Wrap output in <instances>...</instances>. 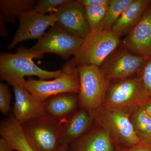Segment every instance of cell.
I'll return each instance as SVG.
<instances>
[{
  "mask_svg": "<svg viewBox=\"0 0 151 151\" xmlns=\"http://www.w3.org/2000/svg\"><path fill=\"white\" fill-rule=\"evenodd\" d=\"M77 68L80 82L79 106L81 109L92 112L103 105L110 82L99 66L80 65Z\"/></svg>",
  "mask_w": 151,
  "mask_h": 151,
  "instance_id": "cell-4",
  "label": "cell"
},
{
  "mask_svg": "<svg viewBox=\"0 0 151 151\" xmlns=\"http://www.w3.org/2000/svg\"><path fill=\"white\" fill-rule=\"evenodd\" d=\"M142 85V103L151 99V56L139 74Z\"/></svg>",
  "mask_w": 151,
  "mask_h": 151,
  "instance_id": "cell-23",
  "label": "cell"
},
{
  "mask_svg": "<svg viewBox=\"0 0 151 151\" xmlns=\"http://www.w3.org/2000/svg\"><path fill=\"white\" fill-rule=\"evenodd\" d=\"M37 1L35 0H1L0 26L1 36L6 37L8 32L5 22L14 23L21 14L33 10Z\"/></svg>",
  "mask_w": 151,
  "mask_h": 151,
  "instance_id": "cell-18",
  "label": "cell"
},
{
  "mask_svg": "<svg viewBox=\"0 0 151 151\" xmlns=\"http://www.w3.org/2000/svg\"><path fill=\"white\" fill-rule=\"evenodd\" d=\"M56 24L72 35L84 39L91 31L84 7L78 1L68 0L54 13Z\"/></svg>",
  "mask_w": 151,
  "mask_h": 151,
  "instance_id": "cell-11",
  "label": "cell"
},
{
  "mask_svg": "<svg viewBox=\"0 0 151 151\" xmlns=\"http://www.w3.org/2000/svg\"><path fill=\"white\" fill-rule=\"evenodd\" d=\"M73 93H64L52 96L45 100L47 115L58 119H68L77 108L78 97Z\"/></svg>",
  "mask_w": 151,
  "mask_h": 151,
  "instance_id": "cell-19",
  "label": "cell"
},
{
  "mask_svg": "<svg viewBox=\"0 0 151 151\" xmlns=\"http://www.w3.org/2000/svg\"><path fill=\"white\" fill-rule=\"evenodd\" d=\"M19 25L12 40L7 48L13 49L21 42L31 39H40L50 27L56 24L55 13L43 14L33 10L25 12L19 16Z\"/></svg>",
  "mask_w": 151,
  "mask_h": 151,
  "instance_id": "cell-10",
  "label": "cell"
},
{
  "mask_svg": "<svg viewBox=\"0 0 151 151\" xmlns=\"http://www.w3.org/2000/svg\"><path fill=\"white\" fill-rule=\"evenodd\" d=\"M134 0H111L103 30L111 29L127 7Z\"/></svg>",
  "mask_w": 151,
  "mask_h": 151,
  "instance_id": "cell-22",
  "label": "cell"
},
{
  "mask_svg": "<svg viewBox=\"0 0 151 151\" xmlns=\"http://www.w3.org/2000/svg\"><path fill=\"white\" fill-rule=\"evenodd\" d=\"M0 151H14L5 139H0Z\"/></svg>",
  "mask_w": 151,
  "mask_h": 151,
  "instance_id": "cell-28",
  "label": "cell"
},
{
  "mask_svg": "<svg viewBox=\"0 0 151 151\" xmlns=\"http://www.w3.org/2000/svg\"><path fill=\"white\" fill-rule=\"evenodd\" d=\"M0 134L13 151H35L26 139L21 124L13 116H9L1 121Z\"/></svg>",
  "mask_w": 151,
  "mask_h": 151,
  "instance_id": "cell-17",
  "label": "cell"
},
{
  "mask_svg": "<svg viewBox=\"0 0 151 151\" xmlns=\"http://www.w3.org/2000/svg\"><path fill=\"white\" fill-rule=\"evenodd\" d=\"M39 58L30 48L22 47L15 53H1L0 55V76L11 86L22 85L24 77L36 76L41 80H47L60 76L62 69L55 71L44 70L38 66L33 58Z\"/></svg>",
  "mask_w": 151,
  "mask_h": 151,
  "instance_id": "cell-2",
  "label": "cell"
},
{
  "mask_svg": "<svg viewBox=\"0 0 151 151\" xmlns=\"http://www.w3.org/2000/svg\"><path fill=\"white\" fill-rule=\"evenodd\" d=\"M142 102V85L139 75L109 85L102 105L129 109L140 105Z\"/></svg>",
  "mask_w": 151,
  "mask_h": 151,
  "instance_id": "cell-9",
  "label": "cell"
},
{
  "mask_svg": "<svg viewBox=\"0 0 151 151\" xmlns=\"http://www.w3.org/2000/svg\"><path fill=\"white\" fill-rule=\"evenodd\" d=\"M115 151H120V150H116Z\"/></svg>",
  "mask_w": 151,
  "mask_h": 151,
  "instance_id": "cell-31",
  "label": "cell"
},
{
  "mask_svg": "<svg viewBox=\"0 0 151 151\" xmlns=\"http://www.w3.org/2000/svg\"><path fill=\"white\" fill-rule=\"evenodd\" d=\"M149 57L122 50L112 53L100 68L109 82L120 81L140 74Z\"/></svg>",
  "mask_w": 151,
  "mask_h": 151,
  "instance_id": "cell-8",
  "label": "cell"
},
{
  "mask_svg": "<svg viewBox=\"0 0 151 151\" xmlns=\"http://www.w3.org/2000/svg\"><path fill=\"white\" fill-rule=\"evenodd\" d=\"M84 7L109 5L111 0H77Z\"/></svg>",
  "mask_w": 151,
  "mask_h": 151,
  "instance_id": "cell-26",
  "label": "cell"
},
{
  "mask_svg": "<svg viewBox=\"0 0 151 151\" xmlns=\"http://www.w3.org/2000/svg\"><path fill=\"white\" fill-rule=\"evenodd\" d=\"M68 119H58L45 115L21 124L26 139L35 151H55L60 132Z\"/></svg>",
  "mask_w": 151,
  "mask_h": 151,
  "instance_id": "cell-6",
  "label": "cell"
},
{
  "mask_svg": "<svg viewBox=\"0 0 151 151\" xmlns=\"http://www.w3.org/2000/svg\"><path fill=\"white\" fill-rule=\"evenodd\" d=\"M109 5L84 7L86 19L92 32L103 30Z\"/></svg>",
  "mask_w": 151,
  "mask_h": 151,
  "instance_id": "cell-21",
  "label": "cell"
},
{
  "mask_svg": "<svg viewBox=\"0 0 151 151\" xmlns=\"http://www.w3.org/2000/svg\"><path fill=\"white\" fill-rule=\"evenodd\" d=\"M83 40L84 39L70 34L55 24L30 49L39 58H42L45 53H52L66 59L77 54Z\"/></svg>",
  "mask_w": 151,
  "mask_h": 151,
  "instance_id": "cell-7",
  "label": "cell"
},
{
  "mask_svg": "<svg viewBox=\"0 0 151 151\" xmlns=\"http://www.w3.org/2000/svg\"><path fill=\"white\" fill-rule=\"evenodd\" d=\"M68 147L65 146H58L55 151H67Z\"/></svg>",
  "mask_w": 151,
  "mask_h": 151,
  "instance_id": "cell-30",
  "label": "cell"
},
{
  "mask_svg": "<svg viewBox=\"0 0 151 151\" xmlns=\"http://www.w3.org/2000/svg\"><path fill=\"white\" fill-rule=\"evenodd\" d=\"M92 113L81 109L68 118L63 124L60 132L58 146H68L86 133L93 126Z\"/></svg>",
  "mask_w": 151,
  "mask_h": 151,
  "instance_id": "cell-14",
  "label": "cell"
},
{
  "mask_svg": "<svg viewBox=\"0 0 151 151\" xmlns=\"http://www.w3.org/2000/svg\"><path fill=\"white\" fill-rule=\"evenodd\" d=\"M107 132L94 122L92 127L68 147L67 151H115Z\"/></svg>",
  "mask_w": 151,
  "mask_h": 151,
  "instance_id": "cell-15",
  "label": "cell"
},
{
  "mask_svg": "<svg viewBox=\"0 0 151 151\" xmlns=\"http://www.w3.org/2000/svg\"><path fill=\"white\" fill-rule=\"evenodd\" d=\"M151 4V0H134L111 28L112 32L120 38L127 35L139 21Z\"/></svg>",
  "mask_w": 151,
  "mask_h": 151,
  "instance_id": "cell-16",
  "label": "cell"
},
{
  "mask_svg": "<svg viewBox=\"0 0 151 151\" xmlns=\"http://www.w3.org/2000/svg\"><path fill=\"white\" fill-rule=\"evenodd\" d=\"M140 105L142 106L143 108L151 117V99L146 100Z\"/></svg>",
  "mask_w": 151,
  "mask_h": 151,
  "instance_id": "cell-29",
  "label": "cell"
},
{
  "mask_svg": "<svg viewBox=\"0 0 151 151\" xmlns=\"http://www.w3.org/2000/svg\"><path fill=\"white\" fill-rule=\"evenodd\" d=\"M126 151H151V145L141 142L137 146Z\"/></svg>",
  "mask_w": 151,
  "mask_h": 151,
  "instance_id": "cell-27",
  "label": "cell"
},
{
  "mask_svg": "<svg viewBox=\"0 0 151 151\" xmlns=\"http://www.w3.org/2000/svg\"><path fill=\"white\" fill-rule=\"evenodd\" d=\"M91 113L94 122L107 132L116 150L126 151L141 142L130 120L129 109L102 105Z\"/></svg>",
  "mask_w": 151,
  "mask_h": 151,
  "instance_id": "cell-1",
  "label": "cell"
},
{
  "mask_svg": "<svg viewBox=\"0 0 151 151\" xmlns=\"http://www.w3.org/2000/svg\"><path fill=\"white\" fill-rule=\"evenodd\" d=\"M120 42V38L111 29L91 32L84 39L78 53L70 60L76 66L94 65L100 67Z\"/></svg>",
  "mask_w": 151,
  "mask_h": 151,
  "instance_id": "cell-5",
  "label": "cell"
},
{
  "mask_svg": "<svg viewBox=\"0 0 151 151\" xmlns=\"http://www.w3.org/2000/svg\"><path fill=\"white\" fill-rule=\"evenodd\" d=\"M12 86L15 96L13 117L20 124L47 115L45 101L34 97L21 85Z\"/></svg>",
  "mask_w": 151,
  "mask_h": 151,
  "instance_id": "cell-12",
  "label": "cell"
},
{
  "mask_svg": "<svg viewBox=\"0 0 151 151\" xmlns=\"http://www.w3.org/2000/svg\"><path fill=\"white\" fill-rule=\"evenodd\" d=\"M62 70V74L52 80L29 78L25 80L22 86L42 101L60 94L78 93L80 82L77 66L70 60L65 63Z\"/></svg>",
  "mask_w": 151,
  "mask_h": 151,
  "instance_id": "cell-3",
  "label": "cell"
},
{
  "mask_svg": "<svg viewBox=\"0 0 151 151\" xmlns=\"http://www.w3.org/2000/svg\"><path fill=\"white\" fill-rule=\"evenodd\" d=\"M12 95L9 86L0 83V111L4 115H7L11 110Z\"/></svg>",
  "mask_w": 151,
  "mask_h": 151,
  "instance_id": "cell-25",
  "label": "cell"
},
{
  "mask_svg": "<svg viewBox=\"0 0 151 151\" xmlns=\"http://www.w3.org/2000/svg\"><path fill=\"white\" fill-rule=\"evenodd\" d=\"M129 110L130 120L141 142L151 145V117L141 105Z\"/></svg>",
  "mask_w": 151,
  "mask_h": 151,
  "instance_id": "cell-20",
  "label": "cell"
},
{
  "mask_svg": "<svg viewBox=\"0 0 151 151\" xmlns=\"http://www.w3.org/2000/svg\"><path fill=\"white\" fill-rule=\"evenodd\" d=\"M68 0H40L38 1L33 10L43 14L54 13L60 6Z\"/></svg>",
  "mask_w": 151,
  "mask_h": 151,
  "instance_id": "cell-24",
  "label": "cell"
},
{
  "mask_svg": "<svg viewBox=\"0 0 151 151\" xmlns=\"http://www.w3.org/2000/svg\"><path fill=\"white\" fill-rule=\"evenodd\" d=\"M123 44L135 54L151 56V4L139 21L126 35Z\"/></svg>",
  "mask_w": 151,
  "mask_h": 151,
  "instance_id": "cell-13",
  "label": "cell"
}]
</instances>
